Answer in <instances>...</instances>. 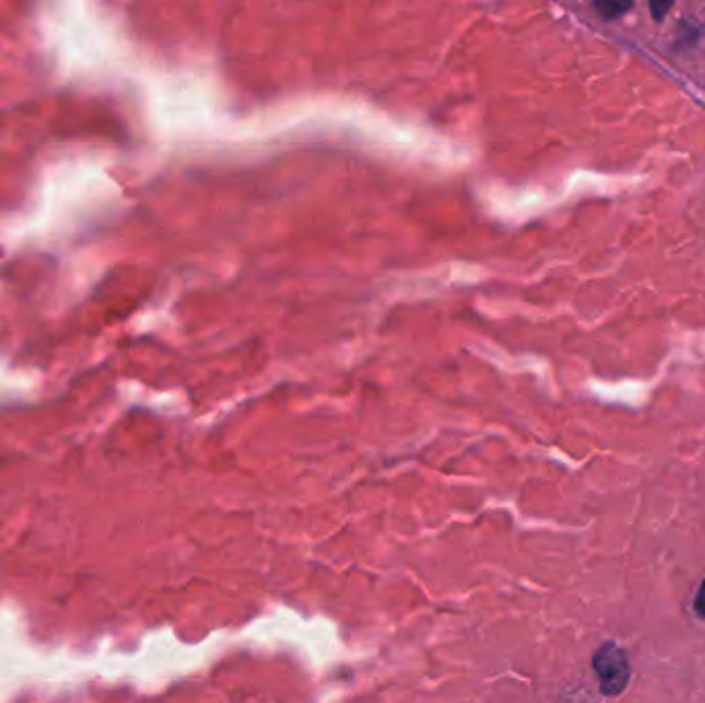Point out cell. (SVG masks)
I'll return each mask as SVG.
<instances>
[{"label": "cell", "instance_id": "obj_1", "mask_svg": "<svg viewBox=\"0 0 705 703\" xmlns=\"http://www.w3.org/2000/svg\"><path fill=\"white\" fill-rule=\"evenodd\" d=\"M594 670L601 679V691L605 695H619L629 683L627 654L615 643H605L594 654Z\"/></svg>", "mask_w": 705, "mask_h": 703}, {"label": "cell", "instance_id": "obj_2", "mask_svg": "<svg viewBox=\"0 0 705 703\" xmlns=\"http://www.w3.org/2000/svg\"><path fill=\"white\" fill-rule=\"evenodd\" d=\"M633 7V0H594L596 13L606 21L619 20L625 13H629Z\"/></svg>", "mask_w": 705, "mask_h": 703}, {"label": "cell", "instance_id": "obj_3", "mask_svg": "<svg viewBox=\"0 0 705 703\" xmlns=\"http://www.w3.org/2000/svg\"><path fill=\"white\" fill-rule=\"evenodd\" d=\"M672 4H675V0H650V13L654 21H665Z\"/></svg>", "mask_w": 705, "mask_h": 703}, {"label": "cell", "instance_id": "obj_4", "mask_svg": "<svg viewBox=\"0 0 705 703\" xmlns=\"http://www.w3.org/2000/svg\"><path fill=\"white\" fill-rule=\"evenodd\" d=\"M693 608H695V613H697L702 619H705V580L702 582V586H700V592H697V597H695Z\"/></svg>", "mask_w": 705, "mask_h": 703}]
</instances>
